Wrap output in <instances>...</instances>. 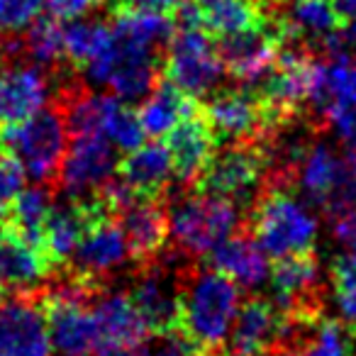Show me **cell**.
Segmentation results:
<instances>
[{"label":"cell","mask_w":356,"mask_h":356,"mask_svg":"<svg viewBox=\"0 0 356 356\" xmlns=\"http://www.w3.org/2000/svg\"><path fill=\"white\" fill-rule=\"evenodd\" d=\"M278 3H283V0H278Z\"/></svg>","instance_id":"cell-43"},{"label":"cell","mask_w":356,"mask_h":356,"mask_svg":"<svg viewBox=\"0 0 356 356\" xmlns=\"http://www.w3.org/2000/svg\"><path fill=\"white\" fill-rule=\"evenodd\" d=\"M225 69L218 42L200 25H173L163 59V79L198 100L218 88Z\"/></svg>","instance_id":"cell-7"},{"label":"cell","mask_w":356,"mask_h":356,"mask_svg":"<svg viewBox=\"0 0 356 356\" xmlns=\"http://www.w3.org/2000/svg\"><path fill=\"white\" fill-rule=\"evenodd\" d=\"M332 288L344 327L356 337V252H346L332 264Z\"/></svg>","instance_id":"cell-31"},{"label":"cell","mask_w":356,"mask_h":356,"mask_svg":"<svg viewBox=\"0 0 356 356\" xmlns=\"http://www.w3.org/2000/svg\"><path fill=\"white\" fill-rule=\"evenodd\" d=\"M239 286L213 268L186 266L178 281V330L200 351L222 349L239 312Z\"/></svg>","instance_id":"cell-1"},{"label":"cell","mask_w":356,"mask_h":356,"mask_svg":"<svg viewBox=\"0 0 356 356\" xmlns=\"http://www.w3.org/2000/svg\"><path fill=\"white\" fill-rule=\"evenodd\" d=\"M296 173H298V184L305 191L307 198L325 205V200L330 198L332 188H334L337 173H339V159L325 144H317V147L307 149L302 154Z\"/></svg>","instance_id":"cell-29"},{"label":"cell","mask_w":356,"mask_h":356,"mask_svg":"<svg viewBox=\"0 0 356 356\" xmlns=\"http://www.w3.org/2000/svg\"><path fill=\"white\" fill-rule=\"evenodd\" d=\"M113 44V27L98 20H71L64 25V56L71 69L83 71Z\"/></svg>","instance_id":"cell-27"},{"label":"cell","mask_w":356,"mask_h":356,"mask_svg":"<svg viewBox=\"0 0 356 356\" xmlns=\"http://www.w3.org/2000/svg\"><path fill=\"white\" fill-rule=\"evenodd\" d=\"M56 273L40 244L22 237L8 222L0 225V298L37 296Z\"/></svg>","instance_id":"cell-11"},{"label":"cell","mask_w":356,"mask_h":356,"mask_svg":"<svg viewBox=\"0 0 356 356\" xmlns=\"http://www.w3.org/2000/svg\"><path fill=\"white\" fill-rule=\"evenodd\" d=\"M90 3H105V0H90Z\"/></svg>","instance_id":"cell-42"},{"label":"cell","mask_w":356,"mask_h":356,"mask_svg":"<svg viewBox=\"0 0 356 356\" xmlns=\"http://www.w3.org/2000/svg\"><path fill=\"white\" fill-rule=\"evenodd\" d=\"M198 346L184 334V332L173 327V330L149 332L137 344L139 356H195Z\"/></svg>","instance_id":"cell-33"},{"label":"cell","mask_w":356,"mask_h":356,"mask_svg":"<svg viewBox=\"0 0 356 356\" xmlns=\"http://www.w3.org/2000/svg\"><path fill=\"white\" fill-rule=\"evenodd\" d=\"M98 291L100 288L86 286L69 273H64L61 283L42 291L40 298L54 356H93L103 351L98 322L90 307Z\"/></svg>","instance_id":"cell-2"},{"label":"cell","mask_w":356,"mask_h":356,"mask_svg":"<svg viewBox=\"0 0 356 356\" xmlns=\"http://www.w3.org/2000/svg\"><path fill=\"white\" fill-rule=\"evenodd\" d=\"M320 120L334 129L337 137L349 147V152H356V105L354 103L332 100L320 113Z\"/></svg>","instance_id":"cell-34"},{"label":"cell","mask_w":356,"mask_h":356,"mask_svg":"<svg viewBox=\"0 0 356 356\" xmlns=\"http://www.w3.org/2000/svg\"><path fill=\"white\" fill-rule=\"evenodd\" d=\"M100 208H103V203L95 195L86 200H66L61 205H51L44 227H42V247H44L47 257L54 264L56 271H61L69 264L86 227Z\"/></svg>","instance_id":"cell-18"},{"label":"cell","mask_w":356,"mask_h":356,"mask_svg":"<svg viewBox=\"0 0 356 356\" xmlns=\"http://www.w3.org/2000/svg\"><path fill=\"white\" fill-rule=\"evenodd\" d=\"M69 137L64 113L51 100L25 122L0 129V149L17 159V163L25 168V176L35 184L56 188V176L69 147Z\"/></svg>","instance_id":"cell-3"},{"label":"cell","mask_w":356,"mask_h":356,"mask_svg":"<svg viewBox=\"0 0 356 356\" xmlns=\"http://www.w3.org/2000/svg\"><path fill=\"white\" fill-rule=\"evenodd\" d=\"M90 6H93L90 0H44L47 13L61 22L79 20V17L83 15Z\"/></svg>","instance_id":"cell-36"},{"label":"cell","mask_w":356,"mask_h":356,"mask_svg":"<svg viewBox=\"0 0 356 356\" xmlns=\"http://www.w3.org/2000/svg\"><path fill=\"white\" fill-rule=\"evenodd\" d=\"M49 103V76L37 64L0 69V129L15 127Z\"/></svg>","instance_id":"cell-16"},{"label":"cell","mask_w":356,"mask_h":356,"mask_svg":"<svg viewBox=\"0 0 356 356\" xmlns=\"http://www.w3.org/2000/svg\"><path fill=\"white\" fill-rule=\"evenodd\" d=\"M166 198H137L118 215L134 266L156 261L168 244Z\"/></svg>","instance_id":"cell-15"},{"label":"cell","mask_w":356,"mask_h":356,"mask_svg":"<svg viewBox=\"0 0 356 356\" xmlns=\"http://www.w3.org/2000/svg\"><path fill=\"white\" fill-rule=\"evenodd\" d=\"M118 173L139 198H166L173 181L166 144L149 142L127 152L122 161H118Z\"/></svg>","instance_id":"cell-21"},{"label":"cell","mask_w":356,"mask_h":356,"mask_svg":"<svg viewBox=\"0 0 356 356\" xmlns=\"http://www.w3.org/2000/svg\"><path fill=\"white\" fill-rule=\"evenodd\" d=\"M266 186L268 166L261 142H232L220 152L215 149L208 166L195 178L193 191L252 208Z\"/></svg>","instance_id":"cell-6"},{"label":"cell","mask_w":356,"mask_h":356,"mask_svg":"<svg viewBox=\"0 0 356 356\" xmlns=\"http://www.w3.org/2000/svg\"><path fill=\"white\" fill-rule=\"evenodd\" d=\"M100 132L110 139L120 152H132L144 144V132L139 113L132 103H124L118 95H103V108H100Z\"/></svg>","instance_id":"cell-28"},{"label":"cell","mask_w":356,"mask_h":356,"mask_svg":"<svg viewBox=\"0 0 356 356\" xmlns=\"http://www.w3.org/2000/svg\"><path fill=\"white\" fill-rule=\"evenodd\" d=\"M286 334V320L273 302L264 298H249L232 322L227 337L229 356H259L271 346L281 344Z\"/></svg>","instance_id":"cell-17"},{"label":"cell","mask_w":356,"mask_h":356,"mask_svg":"<svg viewBox=\"0 0 356 356\" xmlns=\"http://www.w3.org/2000/svg\"><path fill=\"white\" fill-rule=\"evenodd\" d=\"M337 8V13H339V20H351V17H356V0H332Z\"/></svg>","instance_id":"cell-39"},{"label":"cell","mask_w":356,"mask_h":356,"mask_svg":"<svg viewBox=\"0 0 356 356\" xmlns=\"http://www.w3.org/2000/svg\"><path fill=\"white\" fill-rule=\"evenodd\" d=\"M288 8L276 17L283 47H298L302 42H325L339 30L341 20L332 0H283Z\"/></svg>","instance_id":"cell-22"},{"label":"cell","mask_w":356,"mask_h":356,"mask_svg":"<svg viewBox=\"0 0 356 356\" xmlns=\"http://www.w3.org/2000/svg\"><path fill=\"white\" fill-rule=\"evenodd\" d=\"M25 168L13 159L6 149H0V215L10 208V203L25 188Z\"/></svg>","instance_id":"cell-35"},{"label":"cell","mask_w":356,"mask_h":356,"mask_svg":"<svg viewBox=\"0 0 356 356\" xmlns=\"http://www.w3.org/2000/svg\"><path fill=\"white\" fill-rule=\"evenodd\" d=\"M200 110L213 127L218 142H264L273 132L283 129L273 122L254 88L215 90L213 98L200 105Z\"/></svg>","instance_id":"cell-10"},{"label":"cell","mask_w":356,"mask_h":356,"mask_svg":"<svg viewBox=\"0 0 356 356\" xmlns=\"http://www.w3.org/2000/svg\"><path fill=\"white\" fill-rule=\"evenodd\" d=\"M127 259V239L120 227V220L103 205L86 227L79 247L61 271L90 288H105V278L113 276Z\"/></svg>","instance_id":"cell-8"},{"label":"cell","mask_w":356,"mask_h":356,"mask_svg":"<svg viewBox=\"0 0 356 356\" xmlns=\"http://www.w3.org/2000/svg\"><path fill=\"white\" fill-rule=\"evenodd\" d=\"M181 3H184V0H113V3H110V8H129V10L173 15Z\"/></svg>","instance_id":"cell-37"},{"label":"cell","mask_w":356,"mask_h":356,"mask_svg":"<svg viewBox=\"0 0 356 356\" xmlns=\"http://www.w3.org/2000/svg\"><path fill=\"white\" fill-rule=\"evenodd\" d=\"M22 51L25 59L32 61L37 66H49L56 69L61 61H66L64 56V25L56 17H37L30 27L27 35L22 37Z\"/></svg>","instance_id":"cell-30"},{"label":"cell","mask_w":356,"mask_h":356,"mask_svg":"<svg viewBox=\"0 0 356 356\" xmlns=\"http://www.w3.org/2000/svg\"><path fill=\"white\" fill-rule=\"evenodd\" d=\"M115 171H118L115 147L103 132L71 134L56 176V188L64 191L69 200L93 198Z\"/></svg>","instance_id":"cell-9"},{"label":"cell","mask_w":356,"mask_h":356,"mask_svg":"<svg viewBox=\"0 0 356 356\" xmlns=\"http://www.w3.org/2000/svg\"><path fill=\"white\" fill-rule=\"evenodd\" d=\"M198 110L195 98L186 95L181 88L171 83V81L161 79L152 88V93L144 98V103L139 105V120L147 134H152L154 139H161L176 127L181 120H186L191 113Z\"/></svg>","instance_id":"cell-23"},{"label":"cell","mask_w":356,"mask_h":356,"mask_svg":"<svg viewBox=\"0 0 356 356\" xmlns=\"http://www.w3.org/2000/svg\"><path fill=\"white\" fill-rule=\"evenodd\" d=\"M95 322L100 330V341L105 349L137 346L149 334L147 322L142 320L127 291H105L100 288L90 300Z\"/></svg>","instance_id":"cell-20"},{"label":"cell","mask_w":356,"mask_h":356,"mask_svg":"<svg viewBox=\"0 0 356 356\" xmlns=\"http://www.w3.org/2000/svg\"><path fill=\"white\" fill-rule=\"evenodd\" d=\"M281 49L283 40L273 15H268L266 25L257 27V30L218 40V54L225 74L242 83H259L276 66Z\"/></svg>","instance_id":"cell-12"},{"label":"cell","mask_w":356,"mask_h":356,"mask_svg":"<svg viewBox=\"0 0 356 356\" xmlns=\"http://www.w3.org/2000/svg\"><path fill=\"white\" fill-rule=\"evenodd\" d=\"M54 186L47 184H35L32 188H22L17 198L10 203V208L6 210V222L15 227L22 237L42 247V227H44L51 205H54Z\"/></svg>","instance_id":"cell-25"},{"label":"cell","mask_w":356,"mask_h":356,"mask_svg":"<svg viewBox=\"0 0 356 356\" xmlns=\"http://www.w3.org/2000/svg\"><path fill=\"white\" fill-rule=\"evenodd\" d=\"M332 232L337 234L341 244L351 252H356V215H341L332 220Z\"/></svg>","instance_id":"cell-38"},{"label":"cell","mask_w":356,"mask_h":356,"mask_svg":"<svg viewBox=\"0 0 356 356\" xmlns=\"http://www.w3.org/2000/svg\"><path fill=\"white\" fill-rule=\"evenodd\" d=\"M0 356H54L42 298L3 296L0 300Z\"/></svg>","instance_id":"cell-13"},{"label":"cell","mask_w":356,"mask_h":356,"mask_svg":"<svg viewBox=\"0 0 356 356\" xmlns=\"http://www.w3.org/2000/svg\"><path fill=\"white\" fill-rule=\"evenodd\" d=\"M249 229L266 257L273 259L312 252L317 239V220L281 186H266L259 193L252 205Z\"/></svg>","instance_id":"cell-4"},{"label":"cell","mask_w":356,"mask_h":356,"mask_svg":"<svg viewBox=\"0 0 356 356\" xmlns=\"http://www.w3.org/2000/svg\"><path fill=\"white\" fill-rule=\"evenodd\" d=\"M168 237L186 257H205L242 225L239 205L220 195L186 193L166 205Z\"/></svg>","instance_id":"cell-5"},{"label":"cell","mask_w":356,"mask_h":356,"mask_svg":"<svg viewBox=\"0 0 356 356\" xmlns=\"http://www.w3.org/2000/svg\"><path fill=\"white\" fill-rule=\"evenodd\" d=\"M356 337L344 327V322L315 320L302 327L291 341V356H351V344Z\"/></svg>","instance_id":"cell-26"},{"label":"cell","mask_w":356,"mask_h":356,"mask_svg":"<svg viewBox=\"0 0 356 356\" xmlns=\"http://www.w3.org/2000/svg\"><path fill=\"white\" fill-rule=\"evenodd\" d=\"M195 356H229L227 351H222V349H203V351H198Z\"/></svg>","instance_id":"cell-41"},{"label":"cell","mask_w":356,"mask_h":356,"mask_svg":"<svg viewBox=\"0 0 356 356\" xmlns=\"http://www.w3.org/2000/svg\"><path fill=\"white\" fill-rule=\"evenodd\" d=\"M163 139H166L163 144H166L168 156H171L173 178L181 186H193L195 178L208 166L215 149H218V137L205 120L200 105L195 113L181 120Z\"/></svg>","instance_id":"cell-14"},{"label":"cell","mask_w":356,"mask_h":356,"mask_svg":"<svg viewBox=\"0 0 356 356\" xmlns=\"http://www.w3.org/2000/svg\"><path fill=\"white\" fill-rule=\"evenodd\" d=\"M203 27L215 37H229L266 25L264 0H198Z\"/></svg>","instance_id":"cell-24"},{"label":"cell","mask_w":356,"mask_h":356,"mask_svg":"<svg viewBox=\"0 0 356 356\" xmlns=\"http://www.w3.org/2000/svg\"><path fill=\"white\" fill-rule=\"evenodd\" d=\"M98 356H139L132 346H118V349H105Z\"/></svg>","instance_id":"cell-40"},{"label":"cell","mask_w":356,"mask_h":356,"mask_svg":"<svg viewBox=\"0 0 356 356\" xmlns=\"http://www.w3.org/2000/svg\"><path fill=\"white\" fill-rule=\"evenodd\" d=\"M205 266L227 276L242 288H257L268 278L266 252L259 247L252 232H232L227 239L205 254Z\"/></svg>","instance_id":"cell-19"},{"label":"cell","mask_w":356,"mask_h":356,"mask_svg":"<svg viewBox=\"0 0 356 356\" xmlns=\"http://www.w3.org/2000/svg\"><path fill=\"white\" fill-rule=\"evenodd\" d=\"M325 210L330 220L341 215H356V152H349L339 159V173L330 198L325 200Z\"/></svg>","instance_id":"cell-32"}]
</instances>
